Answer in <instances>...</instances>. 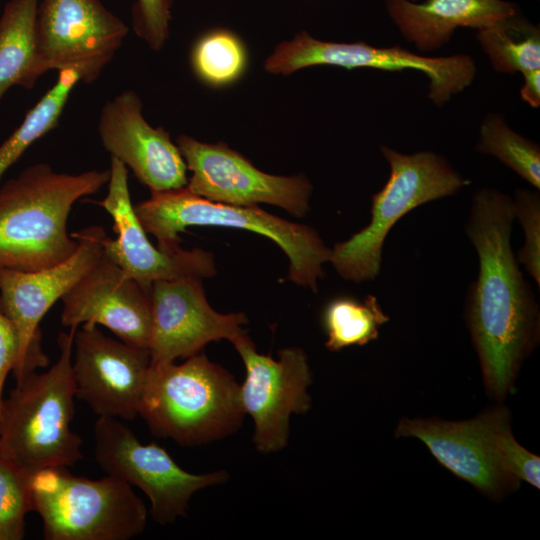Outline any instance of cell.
<instances>
[{
    "instance_id": "cell-4",
    "label": "cell",
    "mask_w": 540,
    "mask_h": 540,
    "mask_svg": "<svg viewBox=\"0 0 540 540\" xmlns=\"http://www.w3.org/2000/svg\"><path fill=\"white\" fill-rule=\"evenodd\" d=\"M240 385L203 353L175 362L151 363L139 413L151 433L182 446H197L236 432L245 416Z\"/></svg>"
},
{
    "instance_id": "cell-33",
    "label": "cell",
    "mask_w": 540,
    "mask_h": 540,
    "mask_svg": "<svg viewBox=\"0 0 540 540\" xmlns=\"http://www.w3.org/2000/svg\"><path fill=\"white\" fill-rule=\"evenodd\" d=\"M411 1L417 2V1H419V0H411Z\"/></svg>"
},
{
    "instance_id": "cell-29",
    "label": "cell",
    "mask_w": 540,
    "mask_h": 540,
    "mask_svg": "<svg viewBox=\"0 0 540 540\" xmlns=\"http://www.w3.org/2000/svg\"><path fill=\"white\" fill-rule=\"evenodd\" d=\"M515 218L522 225L525 241L516 258L540 286V196L539 192L517 189L513 199Z\"/></svg>"
},
{
    "instance_id": "cell-31",
    "label": "cell",
    "mask_w": 540,
    "mask_h": 540,
    "mask_svg": "<svg viewBox=\"0 0 540 540\" xmlns=\"http://www.w3.org/2000/svg\"><path fill=\"white\" fill-rule=\"evenodd\" d=\"M18 354V340L11 321L0 311V420L3 389L9 372H12Z\"/></svg>"
},
{
    "instance_id": "cell-13",
    "label": "cell",
    "mask_w": 540,
    "mask_h": 540,
    "mask_svg": "<svg viewBox=\"0 0 540 540\" xmlns=\"http://www.w3.org/2000/svg\"><path fill=\"white\" fill-rule=\"evenodd\" d=\"M177 146L192 172L186 188L195 195L236 206L271 204L297 218L309 211L312 186L303 175L262 172L224 143H202L183 135Z\"/></svg>"
},
{
    "instance_id": "cell-8",
    "label": "cell",
    "mask_w": 540,
    "mask_h": 540,
    "mask_svg": "<svg viewBox=\"0 0 540 540\" xmlns=\"http://www.w3.org/2000/svg\"><path fill=\"white\" fill-rule=\"evenodd\" d=\"M94 437L99 467L141 489L150 500L152 519L161 525L185 516L195 492L229 478L225 470L203 474L184 470L158 444H142L117 418L98 417Z\"/></svg>"
},
{
    "instance_id": "cell-5",
    "label": "cell",
    "mask_w": 540,
    "mask_h": 540,
    "mask_svg": "<svg viewBox=\"0 0 540 540\" xmlns=\"http://www.w3.org/2000/svg\"><path fill=\"white\" fill-rule=\"evenodd\" d=\"M142 227L157 239L160 250L181 247L179 233L191 226H219L251 231L273 240L289 258L287 279L316 292L330 260L331 248L307 225L290 222L255 206L215 202L186 187L151 192L150 198L134 205Z\"/></svg>"
},
{
    "instance_id": "cell-10",
    "label": "cell",
    "mask_w": 540,
    "mask_h": 540,
    "mask_svg": "<svg viewBox=\"0 0 540 540\" xmlns=\"http://www.w3.org/2000/svg\"><path fill=\"white\" fill-rule=\"evenodd\" d=\"M314 65L420 71L429 78L428 97L438 107L471 85L476 74L474 60L465 54L431 57L398 45L379 48L364 42H325L312 38L306 32L278 45L264 67L268 72L288 75Z\"/></svg>"
},
{
    "instance_id": "cell-25",
    "label": "cell",
    "mask_w": 540,
    "mask_h": 540,
    "mask_svg": "<svg viewBox=\"0 0 540 540\" xmlns=\"http://www.w3.org/2000/svg\"><path fill=\"white\" fill-rule=\"evenodd\" d=\"M247 61L242 40L224 28L203 34L191 52L193 71L201 81L214 87L237 81L245 72Z\"/></svg>"
},
{
    "instance_id": "cell-18",
    "label": "cell",
    "mask_w": 540,
    "mask_h": 540,
    "mask_svg": "<svg viewBox=\"0 0 540 540\" xmlns=\"http://www.w3.org/2000/svg\"><path fill=\"white\" fill-rule=\"evenodd\" d=\"M98 134L105 150L129 167L150 192L186 187L187 166L163 128H153L142 115V103L126 90L102 107Z\"/></svg>"
},
{
    "instance_id": "cell-9",
    "label": "cell",
    "mask_w": 540,
    "mask_h": 540,
    "mask_svg": "<svg viewBox=\"0 0 540 540\" xmlns=\"http://www.w3.org/2000/svg\"><path fill=\"white\" fill-rule=\"evenodd\" d=\"M78 247L67 260L37 271L0 268V311L11 321L18 340L12 370L15 380L49 364L41 347L39 323L100 259L104 252V228L90 226L71 234Z\"/></svg>"
},
{
    "instance_id": "cell-26",
    "label": "cell",
    "mask_w": 540,
    "mask_h": 540,
    "mask_svg": "<svg viewBox=\"0 0 540 540\" xmlns=\"http://www.w3.org/2000/svg\"><path fill=\"white\" fill-rule=\"evenodd\" d=\"M476 150L496 157L534 188L540 189L539 145L513 131L501 115L489 113L485 116Z\"/></svg>"
},
{
    "instance_id": "cell-17",
    "label": "cell",
    "mask_w": 540,
    "mask_h": 540,
    "mask_svg": "<svg viewBox=\"0 0 540 540\" xmlns=\"http://www.w3.org/2000/svg\"><path fill=\"white\" fill-rule=\"evenodd\" d=\"M151 289L126 275L104 251L96 264L61 298V323L102 325L131 346L149 348Z\"/></svg>"
},
{
    "instance_id": "cell-32",
    "label": "cell",
    "mask_w": 540,
    "mask_h": 540,
    "mask_svg": "<svg viewBox=\"0 0 540 540\" xmlns=\"http://www.w3.org/2000/svg\"><path fill=\"white\" fill-rule=\"evenodd\" d=\"M524 85L520 90L521 98L531 107L540 106V69L531 70L523 74Z\"/></svg>"
},
{
    "instance_id": "cell-16",
    "label": "cell",
    "mask_w": 540,
    "mask_h": 540,
    "mask_svg": "<svg viewBox=\"0 0 540 540\" xmlns=\"http://www.w3.org/2000/svg\"><path fill=\"white\" fill-rule=\"evenodd\" d=\"M108 193L97 202L113 219L115 239L103 241L106 254L124 273L144 288L151 289L158 280L185 277L210 278L216 274L214 255L201 248H182L167 252L152 245L138 220L131 202L127 167L111 157Z\"/></svg>"
},
{
    "instance_id": "cell-23",
    "label": "cell",
    "mask_w": 540,
    "mask_h": 540,
    "mask_svg": "<svg viewBox=\"0 0 540 540\" xmlns=\"http://www.w3.org/2000/svg\"><path fill=\"white\" fill-rule=\"evenodd\" d=\"M374 295L363 300L348 295L332 298L321 313V325L327 337L325 347L332 352L351 346H363L378 338L379 328L389 321Z\"/></svg>"
},
{
    "instance_id": "cell-28",
    "label": "cell",
    "mask_w": 540,
    "mask_h": 540,
    "mask_svg": "<svg viewBox=\"0 0 540 540\" xmlns=\"http://www.w3.org/2000/svg\"><path fill=\"white\" fill-rule=\"evenodd\" d=\"M492 443L501 468L517 481L540 487V457L521 446L510 429L506 407L492 408Z\"/></svg>"
},
{
    "instance_id": "cell-24",
    "label": "cell",
    "mask_w": 540,
    "mask_h": 540,
    "mask_svg": "<svg viewBox=\"0 0 540 540\" xmlns=\"http://www.w3.org/2000/svg\"><path fill=\"white\" fill-rule=\"evenodd\" d=\"M78 82L80 78L74 70L58 71L54 86L27 112L20 126L0 145V180L35 141L57 126Z\"/></svg>"
},
{
    "instance_id": "cell-20",
    "label": "cell",
    "mask_w": 540,
    "mask_h": 540,
    "mask_svg": "<svg viewBox=\"0 0 540 540\" xmlns=\"http://www.w3.org/2000/svg\"><path fill=\"white\" fill-rule=\"evenodd\" d=\"M403 38L420 51L441 48L458 28L484 29L521 11L506 0H383Z\"/></svg>"
},
{
    "instance_id": "cell-7",
    "label": "cell",
    "mask_w": 540,
    "mask_h": 540,
    "mask_svg": "<svg viewBox=\"0 0 540 540\" xmlns=\"http://www.w3.org/2000/svg\"><path fill=\"white\" fill-rule=\"evenodd\" d=\"M31 491L45 540H129L147 524L143 500L111 475L93 480L46 468L31 475Z\"/></svg>"
},
{
    "instance_id": "cell-27",
    "label": "cell",
    "mask_w": 540,
    "mask_h": 540,
    "mask_svg": "<svg viewBox=\"0 0 540 540\" xmlns=\"http://www.w3.org/2000/svg\"><path fill=\"white\" fill-rule=\"evenodd\" d=\"M30 511H34L31 475L0 452V540L23 539Z\"/></svg>"
},
{
    "instance_id": "cell-22",
    "label": "cell",
    "mask_w": 540,
    "mask_h": 540,
    "mask_svg": "<svg viewBox=\"0 0 540 540\" xmlns=\"http://www.w3.org/2000/svg\"><path fill=\"white\" fill-rule=\"evenodd\" d=\"M476 38L498 72L524 74L540 69V29L521 11L478 30Z\"/></svg>"
},
{
    "instance_id": "cell-1",
    "label": "cell",
    "mask_w": 540,
    "mask_h": 540,
    "mask_svg": "<svg viewBox=\"0 0 540 540\" xmlns=\"http://www.w3.org/2000/svg\"><path fill=\"white\" fill-rule=\"evenodd\" d=\"M513 199L492 188L472 198L466 234L478 256L465 317L489 394L513 389L523 360L539 338V306L511 246Z\"/></svg>"
},
{
    "instance_id": "cell-15",
    "label": "cell",
    "mask_w": 540,
    "mask_h": 540,
    "mask_svg": "<svg viewBox=\"0 0 540 540\" xmlns=\"http://www.w3.org/2000/svg\"><path fill=\"white\" fill-rule=\"evenodd\" d=\"M151 363L175 362L202 352L213 341L247 334L244 313L221 314L208 303L201 279L158 280L151 286Z\"/></svg>"
},
{
    "instance_id": "cell-14",
    "label": "cell",
    "mask_w": 540,
    "mask_h": 540,
    "mask_svg": "<svg viewBox=\"0 0 540 540\" xmlns=\"http://www.w3.org/2000/svg\"><path fill=\"white\" fill-rule=\"evenodd\" d=\"M73 348L76 398L98 417L134 419L151 364L149 351L115 340L90 323L77 328Z\"/></svg>"
},
{
    "instance_id": "cell-30",
    "label": "cell",
    "mask_w": 540,
    "mask_h": 540,
    "mask_svg": "<svg viewBox=\"0 0 540 540\" xmlns=\"http://www.w3.org/2000/svg\"><path fill=\"white\" fill-rule=\"evenodd\" d=\"M172 0H135L133 29L152 49L159 50L169 35Z\"/></svg>"
},
{
    "instance_id": "cell-12",
    "label": "cell",
    "mask_w": 540,
    "mask_h": 540,
    "mask_svg": "<svg viewBox=\"0 0 540 540\" xmlns=\"http://www.w3.org/2000/svg\"><path fill=\"white\" fill-rule=\"evenodd\" d=\"M127 33V25L100 0H39L35 40L45 72L71 69L92 83Z\"/></svg>"
},
{
    "instance_id": "cell-11",
    "label": "cell",
    "mask_w": 540,
    "mask_h": 540,
    "mask_svg": "<svg viewBox=\"0 0 540 540\" xmlns=\"http://www.w3.org/2000/svg\"><path fill=\"white\" fill-rule=\"evenodd\" d=\"M245 367L240 385V402L254 423L253 443L264 454L284 449L289 440L290 417L311 408L308 387L312 372L308 357L300 347L278 352V359L260 354L244 334L231 342Z\"/></svg>"
},
{
    "instance_id": "cell-19",
    "label": "cell",
    "mask_w": 540,
    "mask_h": 540,
    "mask_svg": "<svg viewBox=\"0 0 540 540\" xmlns=\"http://www.w3.org/2000/svg\"><path fill=\"white\" fill-rule=\"evenodd\" d=\"M396 437L421 440L447 470L493 499L516 489L519 481L499 465L492 443V409L474 419L444 421L435 418H403Z\"/></svg>"
},
{
    "instance_id": "cell-21",
    "label": "cell",
    "mask_w": 540,
    "mask_h": 540,
    "mask_svg": "<svg viewBox=\"0 0 540 540\" xmlns=\"http://www.w3.org/2000/svg\"><path fill=\"white\" fill-rule=\"evenodd\" d=\"M39 0H9L0 16V100L13 86L32 88L45 73L35 40Z\"/></svg>"
},
{
    "instance_id": "cell-3",
    "label": "cell",
    "mask_w": 540,
    "mask_h": 540,
    "mask_svg": "<svg viewBox=\"0 0 540 540\" xmlns=\"http://www.w3.org/2000/svg\"><path fill=\"white\" fill-rule=\"evenodd\" d=\"M77 328L57 338V361L43 373L32 371L3 399L0 452L30 475L52 467H70L83 458L82 438L71 429L75 415L72 375Z\"/></svg>"
},
{
    "instance_id": "cell-2",
    "label": "cell",
    "mask_w": 540,
    "mask_h": 540,
    "mask_svg": "<svg viewBox=\"0 0 540 540\" xmlns=\"http://www.w3.org/2000/svg\"><path fill=\"white\" fill-rule=\"evenodd\" d=\"M109 170L56 172L26 167L0 188V268L37 271L67 260L78 247L68 234L73 204L108 183Z\"/></svg>"
},
{
    "instance_id": "cell-6",
    "label": "cell",
    "mask_w": 540,
    "mask_h": 540,
    "mask_svg": "<svg viewBox=\"0 0 540 540\" xmlns=\"http://www.w3.org/2000/svg\"><path fill=\"white\" fill-rule=\"evenodd\" d=\"M380 149L390 174L383 188L372 196L371 220L331 249L329 262L336 272L355 283L377 278L385 239L399 219L422 204L454 195L470 184L435 152L403 154L383 145Z\"/></svg>"
}]
</instances>
